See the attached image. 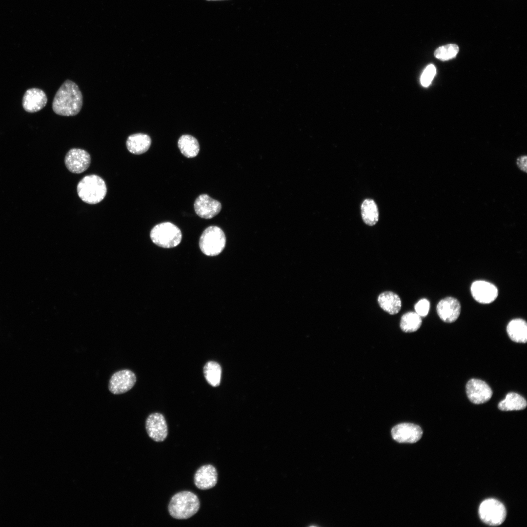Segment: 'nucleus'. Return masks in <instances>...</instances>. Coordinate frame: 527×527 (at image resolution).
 <instances>
[{
  "label": "nucleus",
  "mask_w": 527,
  "mask_h": 527,
  "mask_svg": "<svg viewBox=\"0 0 527 527\" xmlns=\"http://www.w3.org/2000/svg\"><path fill=\"white\" fill-rule=\"evenodd\" d=\"M145 428L149 437L157 442H162L168 435V427L163 415L160 413L150 414L145 421Z\"/></svg>",
  "instance_id": "1a4fd4ad"
},
{
  "label": "nucleus",
  "mask_w": 527,
  "mask_h": 527,
  "mask_svg": "<svg viewBox=\"0 0 527 527\" xmlns=\"http://www.w3.org/2000/svg\"><path fill=\"white\" fill-rule=\"evenodd\" d=\"M391 435L393 439L399 443H414L421 438L423 431L417 425L404 423L394 426Z\"/></svg>",
  "instance_id": "9b49d317"
},
{
  "label": "nucleus",
  "mask_w": 527,
  "mask_h": 527,
  "mask_svg": "<svg viewBox=\"0 0 527 527\" xmlns=\"http://www.w3.org/2000/svg\"><path fill=\"white\" fill-rule=\"evenodd\" d=\"M200 502L198 496L189 491L175 494L171 499L168 509L170 516L176 519H187L199 510Z\"/></svg>",
  "instance_id": "f03ea898"
},
{
  "label": "nucleus",
  "mask_w": 527,
  "mask_h": 527,
  "mask_svg": "<svg viewBox=\"0 0 527 527\" xmlns=\"http://www.w3.org/2000/svg\"></svg>",
  "instance_id": "c85d7f7f"
},
{
  "label": "nucleus",
  "mask_w": 527,
  "mask_h": 527,
  "mask_svg": "<svg viewBox=\"0 0 527 527\" xmlns=\"http://www.w3.org/2000/svg\"><path fill=\"white\" fill-rule=\"evenodd\" d=\"M203 374L208 383L212 386H218L221 381L222 368L219 363L215 361L207 362L203 367Z\"/></svg>",
  "instance_id": "5701e85b"
},
{
  "label": "nucleus",
  "mask_w": 527,
  "mask_h": 527,
  "mask_svg": "<svg viewBox=\"0 0 527 527\" xmlns=\"http://www.w3.org/2000/svg\"><path fill=\"white\" fill-rule=\"evenodd\" d=\"M466 393L468 399L475 404H481L488 401L492 395V391L484 381L471 379L467 383Z\"/></svg>",
  "instance_id": "9d476101"
},
{
  "label": "nucleus",
  "mask_w": 527,
  "mask_h": 527,
  "mask_svg": "<svg viewBox=\"0 0 527 527\" xmlns=\"http://www.w3.org/2000/svg\"><path fill=\"white\" fill-rule=\"evenodd\" d=\"M47 101V96L43 91L38 88H31L24 93L22 106L28 112H36L42 109L46 105Z\"/></svg>",
  "instance_id": "dca6fc26"
},
{
  "label": "nucleus",
  "mask_w": 527,
  "mask_h": 527,
  "mask_svg": "<svg viewBox=\"0 0 527 527\" xmlns=\"http://www.w3.org/2000/svg\"><path fill=\"white\" fill-rule=\"evenodd\" d=\"M361 215L363 221L368 225H375L379 220V211L375 202L370 199L365 200L361 205Z\"/></svg>",
  "instance_id": "4be33fe9"
},
{
  "label": "nucleus",
  "mask_w": 527,
  "mask_h": 527,
  "mask_svg": "<svg viewBox=\"0 0 527 527\" xmlns=\"http://www.w3.org/2000/svg\"><path fill=\"white\" fill-rule=\"evenodd\" d=\"M479 515L485 524L491 526H498L505 521L507 511L504 505L495 499L483 501L479 508Z\"/></svg>",
  "instance_id": "423d86ee"
},
{
  "label": "nucleus",
  "mask_w": 527,
  "mask_h": 527,
  "mask_svg": "<svg viewBox=\"0 0 527 527\" xmlns=\"http://www.w3.org/2000/svg\"><path fill=\"white\" fill-rule=\"evenodd\" d=\"M91 158L85 150L80 148H72L67 153L64 162L66 168L72 173H81L89 166Z\"/></svg>",
  "instance_id": "6e6552de"
},
{
  "label": "nucleus",
  "mask_w": 527,
  "mask_h": 527,
  "mask_svg": "<svg viewBox=\"0 0 527 527\" xmlns=\"http://www.w3.org/2000/svg\"><path fill=\"white\" fill-rule=\"evenodd\" d=\"M151 144L150 137L143 133H137L130 135L127 139L126 145L128 150L131 153L140 155L146 152Z\"/></svg>",
  "instance_id": "f3484780"
},
{
  "label": "nucleus",
  "mask_w": 527,
  "mask_h": 527,
  "mask_svg": "<svg viewBox=\"0 0 527 527\" xmlns=\"http://www.w3.org/2000/svg\"><path fill=\"white\" fill-rule=\"evenodd\" d=\"M194 481L196 486L201 490L213 487L218 481V473L216 468L209 464L201 466L195 474Z\"/></svg>",
  "instance_id": "2eb2a0df"
},
{
  "label": "nucleus",
  "mask_w": 527,
  "mask_h": 527,
  "mask_svg": "<svg viewBox=\"0 0 527 527\" xmlns=\"http://www.w3.org/2000/svg\"><path fill=\"white\" fill-rule=\"evenodd\" d=\"M150 237L152 242L159 246L172 248L177 246L182 238L180 229L170 222L162 223L155 225L151 230Z\"/></svg>",
  "instance_id": "20e7f679"
},
{
  "label": "nucleus",
  "mask_w": 527,
  "mask_h": 527,
  "mask_svg": "<svg viewBox=\"0 0 527 527\" xmlns=\"http://www.w3.org/2000/svg\"><path fill=\"white\" fill-rule=\"evenodd\" d=\"M510 339L516 343H526L527 341V324L522 319H514L510 321L507 327Z\"/></svg>",
  "instance_id": "a211bd4d"
},
{
  "label": "nucleus",
  "mask_w": 527,
  "mask_h": 527,
  "mask_svg": "<svg viewBox=\"0 0 527 527\" xmlns=\"http://www.w3.org/2000/svg\"><path fill=\"white\" fill-rule=\"evenodd\" d=\"M178 146L182 154L188 158L196 157L200 151L198 141L190 135H182L178 140Z\"/></svg>",
  "instance_id": "aec40b11"
},
{
  "label": "nucleus",
  "mask_w": 527,
  "mask_h": 527,
  "mask_svg": "<svg viewBox=\"0 0 527 527\" xmlns=\"http://www.w3.org/2000/svg\"><path fill=\"white\" fill-rule=\"evenodd\" d=\"M459 47L456 44H448L437 48L434 53L437 59L445 61L456 57L459 52Z\"/></svg>",
  "instance_id": "393cba45"
},
{
  "label": "nucleus",
  "mask_w": 527,
  "mask_h": 527,
  "mask_svg": "<svg viewBox=\"0 0 527 527\" xmlns=\"http://www.w3.org/2000/svg\"><path fill=\"white\" fill-rule=\"evenodd\" d=\"M436 74V68L433 64L428 65L424 70L421 77V83L423 86H428Z\"/></svg>",
  "instance_id": "a878e982"
},
{
  "label": "nucleus",
  "mask_w": 527,
  "mask_h": 527,
  "mask_svg": "<svg viewBox=\"0 0 527 527\" xmlns=\"http://www.w3.org/2000/svg\"><path fill=\"white\" fill-rule=\"evenodd\" d=\"M107 188L100 176L90 175L84 177L78 183L77 193L80 198L88 204H96L105 197Z\"/></svg>",
  "instance_id": "7ed1b4c3"
},
{
  "label": "nucleus",
  "mask_w": 527,
  "mask_h": 527,
  "mask_svg": "<svg viewBox=\"0 0 527 527\" xmlns=\"http://www.w3.org/2000/svg\"><path fill=\"white\" fill-rule=\"evenodd\" d=\"M517 164L518 167L524 172L527 171V157L522 156L519 157L517 160Z\"/></svg>",
  "instance_id": "cd10ccee"
},
{
  "label": "nucleus",
  "mask_w": 527,
  "mask_h": 527,
  "mask_svg": "<svg viewBox=\"0 0 527 527\" xmlns=\"http://www.w3.org/2000/svg\"><path fill=\"white\" fill-rule=\"evenodd\" d=\"M225 243V236L222 229L217 226H210L206 228L201 236L199 245L204 254L215 256L222 252Z\"/></svg>",
  "instance_id": "39448f33"
},
{
  "label": "nucleus",
  "mask_w": 527,
  "mask_h": 527,
  "mask_svg": "<svg viewBox=\"0 0 527 527\" xmlns=\"http://www.w3.org/2000/svg\"><path fill=\"white\" fill-rule=\"evenodd\" d=\"M196 213L201 218L209 219L216 216L222 209L221 203L207 194H202L196 199L194 204Z\"/></svg>",
  "instance_id": "ddd939ff"
},
{
  "label": "nucleus",
  "mask_w": 527,
  "mask_h": 527,
  "mask_svg": "<svg viewBox=\"0 0 527 527\" xmlns=\"http://www.w3.org/2000/svg\"><path fill=\"white\" fill-rule=\"evenodd\" d=\"M429 307V302L426 299H421L414 306L416 313L421 317H425L427 315Z\"/></svg>",
  "instance_id": "bb28decb"
},
{
  "label": "nucleus",
  "mask_w": 527,
  "mask_h": 527,
  "mask_svg": "<svg viewBox=\"0 0 527 527\" xmlns=\"http://www.w3.org/2000/svg\"><path fill=\"white\" fill-rule=\"evenodd\" d=\"M470 291L474 300L483 304L492 303L498 295L496 286L489 282L482 280L474 282L471 285Z\"/></svg>",
  "instance_id": "f8f14e48"
},
{
  "label": "nucleus",
  "mask_w": 527,
  "mask_h": 527,
  "mask_svg": "<svg viewBox=\"0 0 527 527\" xmlns=\"http://www.w3.org/2000/svg\"><path fill=\"white\" fill-rule=\"evenodd\" d=\"M436 309L438 316L442 321L451 323L459 317L461 312V304L456 299L448 297L439 301Z\"/></svg>",
  "instance_id": "4468645a"
},
{
  "label": "nucleus",
  "mask_w": 527,
  "mask_h": 527,
  "mask_svg": "<svg viewBox=\"0 0 527 527\" xmlns=\"http://www.w3.org/2000/svg\"><path fill=\"white\" fill-rule=\"evenodd\" d=\"M82 105V95L78 86L66 80L57 91L52 103V109L57 115L73 116L77 115Z\"/></svg>",
  "instance_id": "f257e3e1"
},
{
  "label": "nucleus",
  "mask_w": 527,
  "mask_h": 527,
  "mask_svg": "<svg viewBox=\"0 0 527 527\" xmlns=\"http://www.w3.org/2000/svg\"><path fill=\"white\" fill-rule=\"evenodd\" d=\"M498 406L499 409L502 411L522 410L526 407L527 401L520 395L515 392H510L499 403Z\"/></svg>",
  "instance_id": "412c9836"
},
{
  "label": "nucleus",
  "mask_w": 527,
  "mask_h": 527,
  "mask_svg": "<svg viewBox=\"0 0 527 527\" xmlns=\"http://www.w3.org/2000/svg\"><path fill=\"white\" fill-rule=\"evenodd\" d=\"M136 382V376L133 371L122 369L115 372L111 376L108 389L114 394H121L130 390Z\"/></svg>",
  "instance_id": "0eeeda50"
},
{
  "label": "nucleus",
  "mask_w": 527,
  "mask_h": 527,
  "mask_svg": "<svg viewBox=\"0 0 527 527\" xmlns=\"http://www.w3.org/2000/svg\"><path fill=\"white\" fill-rule=\"evenodd\" d=\"M380 306L388 313L394 315L398 313L402 306L401 300L399 296L391 291L382 293L378 298Z\"/></svg>",
  "instance_id": "6ab92c4d"
},
{
  "label": "nucleus",
  "mask_w": 527,
  "mask_h": 527,
  "mask_svg": "<svg viewBox=\"0 0 527 527\" xmlns=\"http://www.w3.org/2000/svg\"><path fill=\"white\" fill-rule=\"evenodd\" d=\"M422 323L421 316L416 312H408L402 316L400 326L404 332H412L417 331L420 327Z\"/></svg>",
  "instance_id": "b1692460"
}]
</instances>
